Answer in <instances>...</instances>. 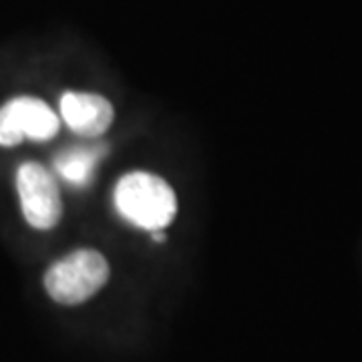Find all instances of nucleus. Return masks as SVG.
Masks as SVG:
<instances>
[{"label":"nucleus","mask_w":362,"mask_h":362,"mask_svg":"<svg viewBox=\"0 0 362 362\" xmlns=\"http://www.w3.org/2000/svg\"><path fill=\"white\" fill-rule=\"evenodd\" d=\"M115 209L145 232H161L177 214V197L168 181L147 171H131L117 181Z\"/></svg>","instance_id":"f257e3e1"},{"label":"nucleus","mask_w":362,"mask_h":362,"mask_svg":"<svg viewBox=\"0 0 362 362\" xmlns=\"http://www.w3.org/2000/svg\"><path fill=\"white\" fill-rule=\"evenodd\" d=\"M109 280V264L101 252L81 247L51 264L45 274L47 294L63 304L77 306L95 296Z\"/></svg>","instance_id":"f03ea898"},{"label":"nucleus","mask_w":362,"mask_h":362,"mask_svg":"<svg viewBox=\"0 0 362 362\" xmlns=\"http://www.w3.org/2000/svg\"><path fill=\"white\" fill-rule=\"evenodd\" d=\"M16 192L26 223L35 230H52L63 216L57 181L40 163L26 161L16 169Z\"/></svg>","instance_id":"7ed1b4c3"},{"label":"nucleus","mask_w":362,"mask_h":362,"mask_svg":"<svg viewBox=\"0 0 362 362\" xmlns=\"http://www.w3.org/2000/svg\"><path fill=\"white\" fill-rule=\"evenodd\" d=\"M59 133V117L35 97H16L0 107V145L14 147L23 139L49 141Z\"/></svg>","instance_id":"20e7f679"},{"label":"nucleus","mask_w":362,"mask_h":362,"mask_svg":"<svg viewBox=\"0 0 362 362\" xmlns=\"http://www.w3.org/2000/svg\"><path fill=\"white\" fill-rule=\"evenodd\" d=\"M61 117L66 127L83 137H99L113 123V105L95 93H73L61 97Z\"/></svg>","instance_id":"39448f33"},{"label":"nucleus","mask_w":362,"mask_h":362,"mask_svg":"<svg viewBox=\"0 0 362 362\" xmlns=\"http://www.w3.org/2000/svg\"><path fill=\"white\" fill-rule=\"evenodd\" d=\"M105 153L103 145H90V147H73L66 149L54 159V169L61 180L66 183L83 187L87 185L95 173L97 163L101 161Z\"/></svg>","instance_id":"423d86ee"}]
</instances>
